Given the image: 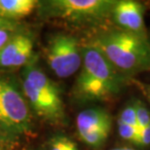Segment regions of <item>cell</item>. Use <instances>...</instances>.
I'll use <instances>...</instances> for the list:
<instances>
[{"instance_id":"obj_14","label":"cell","mask_w":150,"mask_h":150,"mask_svg":"<svg viewBox=\"0 0 150 150\" xmlns=\"http://www.w3.org/2000/svg\"><path fill=\"white\" fill-rule=\"evenodd\" d=\"M117 125H118V133L121 139L136 145L137 139V129L120 121H117Z\"/></svg>"},{"instance_id":"obj_2","label":"cell","mask_w":150,"mask_h":150,"mask_svg":"<svg viewBox=\"0 0 150 150\" xmlns=\"http://www.w3.org/2000/svg\"><path fill=\"white\" fill-rule=\"evenodd\" d=\"M89 45L97 48L110 64L126 76L150 71V40L121 29H111L96 35Z\"/></svg>"},{"instance_id":"obj_20","label":"cell","mask_w":150,"mask_h":150,"mask_svg":"<svg viewBox=\"0 0 150 150\" xmlns=\"http://www.w3.org/2000/svg\"><path fill=\"white\" fill-rule=\"evenodd\" d=\"M110 150H137V149L131 148V147H117V148H113Z\"/></svg>"},{"instance_id":"obj_19","label":"cell","mask_w":150,"mask_h":150,"mask_svg":"<svg viewBox=\"0 0 150 150\" xmlns=\"http://www.w3.org/2000/svg\"><path fill=\"white\" fill-rule=\"evenodd\" d=\"M11 143L12 142L4 139V137L0 134V150H9V146H10Z\"/></svg>"},{"instance_id":"obj_11","label":"cell","mask_w":150,"mask_h":150,"mask_svg":"<svg viewBox=\"0 0 150 150\" xmlns=\"http://www.w3.org/2000/svg\"><path fill=\"white\" fill-rule=\"evenodd\" d=\"M45 150H80L78 144L71 137L59 134L53 136L48 140Z\"/></svg>"},{"instance_id":"obj_17","label":"cell","mask_w":150,"mask_h":150,"mask_svg":"<svg viewBox=\"0 0 150 150\" xmlns=\"http://www.w3.org/2000/svg\"><path fill=\"white\" fill-rule=\"evenodd\" d=\"M11 37H12V31L0 29V49L7 43L8 40Z\"/></svg>"},{"instance_id":"obj_16","label":"cell","mask_w":150,"mask_h":150,"mask_svg":"<svg viewBox=\"0 0 150 150\" xmlns=\"http://www.w3.org/2000/svg\"><path fill=\"white\" fill-rule=\"evenodd\" d=\"M17 26H18V23L10 22V21H6L4 19H2V18H0V29H2V30L12 31Z\"/></svg>"},{"instance_id":"obj_3","label":"cell","mask_w":150,"mask_h":150,"mask_svg":"<svg viewBox=\"0 0 150 150\" xmlns=\"http://www.w3.org/2000/svg\"><path fill=\"white\" fill-rule=\"evenodd\" d=\"M23 94L31 112L51 125L67 123L64 103L59 86L30 59L23 72Z\"/></svg>"},{"instance_id":"obj_6","label":"cell","mask_w":150,"mask_h":150,"mask_svg":"<svg viewBox=\"0 0 150 150\" xmlns=\"http://www.w3.org/2000/svg\"><path fill=\"white\" fill-rule=\"evenodd\" d=\"M45 54L48 65L59 78L72 76L82 65V47L71 34H54L48 41Z\"/></svg>"},{"instance_id":"obj_5","label":"cell","mask_w":150,"mask_h":150,"mask_svg":"<svg viewBox=\"0 0 150 150\" xmlns=\"http://www.w3.org/2000/svg\"><path fill=\"white\" fill-rule=\"evenodd\" d=\"M32 132V114L15 84L0 76V134L13 143Z\"/></svg>"},{"instance_id":"obj_4","label":"cell","mask_w":150,"mask_h":150,"mask_svg":"<svg viewBox=\"0 0 150 150\" xmlns=\"http://www.w3.org/2000/svg\"><path fill=\"white\" fill-rule=\"evenodd\" d=\"M116 0H50L39 2L41 16L67 25H98L111 16Z\"/></svg>"},{"instance_id":"obj_9","label":"cell","mask_w":150,"mask_h":150,"mask_svg":"<svg viewBox=\"0 0 150 150\" xmlns=\"http://www.w3.org/2000/svg\"><path fill=\"white\" fill-rule=\"evenodd\" d=\"M33 40L29 35H12L0 49V68H16L28 64L32 59Z\"/></svg>"},{"instance_id":"obj_1","label":"cell","mask_w":150,"mask_h":150,"mask_svg":"<svg viewBox=\"0 0 150 150\" xmlns=\"http://www.w3.org/2000/svg\"><path fill=\"white\" fill-rule=\"evenodd\" d=\"M133 78L126 76L97 48L82 47V65L73 86V97L81 103H101L115 98Z\"/></svg>"},{"instance_id":"obj_13","label":"cell","mask_w":150,"mask_h":150,"mask_svg":"<svg viewBox=\"0 0 150 150\" xmlns=\"http://www.w3.org/2000/svg\"><path fill=\"white\" fill-rule=\"evenodd\" d=\"M136 113H137V131L142 130L150 126V112L142 101H136Z\"/></svg>"},{"instance_id":"obj_21","label":"cell","mask_w":150,"mask_h":150,"mask_svg":"<svg viewBox=\"0 0 150 150\" xmlns=\"http://www.w3.org/2000/svg\"><path fill=\"white\" fill-rule=\"evenodd\" d=\"M22 150H32V149H30V148H23Z\"/></svg>"},{"instance_id":"obj_18","label":"cell","mask_w":150,"mask_h":150,"mask_svg":"<svg viewBox=\"0 0 150 150\" xmlns=\"http://www.w3.org/2000/svg\"><path fill=\"white\" fill-rule=\"evenodd\" d=\"M139 87L142 90V92L143 93V95L145 96L146 100L149 101L150 103V85H144V84L139 83Z\"/></svg>"},{"instance_id":"obj_12","label":"cell","mask_w":150,"mask_h":150,"mask_svg":"<svg viewBox=\"0 0 150 150\" xmlns=\"http://www.w3.org/2000/svg\"><path fill=\"white\" fill-rule=\"evenodd\" d=\"M117 121L125 123L127 125H130L132 127L137 129V113H136V101L128 105H126L124 108L121 110L119 115V118Z\"/></svg>"},{"instance_id":"obj_8","label":"cell","mask_w":150,"mask_h":150,"mask_svg":"<svg viewBox=\"0 0 150 150\" xmlns=\"http://www.w3.org/2000/svg\"><path fill=\"white\" fill-rule=\"evenodd\" d=\"M144 12L145 7L140 2L116 0L110 18L121 30L148 36L144 23Z\"/></svg>"},{"instance_id":"obj_10","label":"cell","mask_w":150,"mask_h":150,"mask_svg":"<svg viewBox=\"0 0 150 150\" xmlns=\"http://www.w3.org/2000/svg\"><path fill=\"white\" fill-rule=\"evenodd\" d=\"M38 4L36 0H0V18L17 23L29 16Z\"/></svg>"},{"instance_id":"obj_15","label":"cell","mask_w":150,"mask_h":150,"mask_svg":"<svg viewBox=\"0 0 150 150\" xmlns=\"http://www.w3.org/2000/svg\"><path fill=\"white\" fill-rule=\"evenodd\" d=\"M148 145H150V126L137 131V139L136 142V146L139 147H145Z\"/></svg>"},{"instance_id":"obj_7","label":"cell","mask_w":150,"mask_h":150,"mask_svg":"<svg viewBox=\"0 0 150 150\" xmlns=\"http://www.w3.org/2000/svg\"><path fill=\"white\" fill-rule=\"evenodd\" d=\"M76 129L80 139L90 147L100 148L108 139L112 129V118L101 107L87 108L78 113Z\"/></svg>"}]
</instances>
